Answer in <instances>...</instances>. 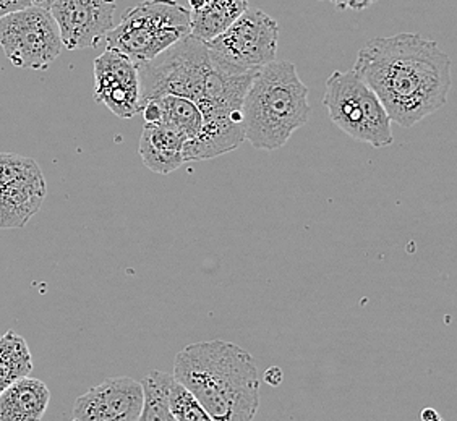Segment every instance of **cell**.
<instances>
[{"label": "cell", "instance_id": "cell-1", "mask_svg": "<svg viewBox=\"0 0 457 421\" xmlns=\"http://www.w3.org/2000/svg\"><path fill=\"white\" fill-rule=\"evenodd\" d=\"M353 70L377 95L389 120L403 128L440 111L453 85L448 54L419 33L371 39L357 54Z\"/></svg>", "mask_w": 457, "mask_h": 421}, {"label": "cell", "instance_id": "cell-2", "mask_svg": "<svg viewBox=\"0 0 457 421\" xmlns=\"http://www.w3.org/2000/svg\"><path fill=\"white\" fill-rule=\"evenodd\" d=\"M174 379L198 399L214 421H253L260 376L253 357L220 339L187 345L174 360Z\"/></svg>", "mask_w": 457, "mask_h": 421}, {"label": "cell", "instance_id": "cell-3", "mask_svg": "<svg viewBox=\"0 0 457 421\" xmlns=\"http://www.w3.org/2000/svg\"><path fill=\"white\" fill-rule=\"evenodd\" d=\"M308 88L292 62L274 61L256 71L242 104L245 140L276 151L308 122Z\"/></svg>", "mask_w": 457, "mask_h": 421}, {"label": "cell", "instance_id": "cell-4", "mask_svg": "<svg viewBox=\"0 0 457 421\" xmlns=\"http://www.w3.org/2000/svg\"><path fill=\"white\" fill-rule=\"evenodd\" d=\"M190 10L177 0H145L123 13L106 35L107 49L140 65L190 36Z\"/></svg>", "mask_w": 457, "mask_h": 421}, {"label": "cell", "instance_id": "cell-5", "mask_svg": "<svg viewBox=\"0 0 457 421\" xmlns=\"http://www.w3.org/2000/svg\"><path fill=\"white\" fill-rule=\"evenodd\" d=\"M323 104L329 120L355 140L373 148L393 144L391 120L377 95L352 69L335 71L326 79Z\"/></svg>", "mask_w": 457, "mask_h": 421}, {"label": "cell", "instance_id": "cell-6", "mask_svg": "<svg viewBox=\"0 0 457 421\" xmlns=\"http://www.w3.org/2000/svg\"><path fill=\"white\" fill-rule=\"evenodd\" d=\"M212 70V61L206 43L195 36H187L153 61L138 65L140 105L148 99L168 95L198 104Z\"/></svg>", "mask_w": 457, "mask_h": 421}, {"label": "cell", "instance_id": "cell-7", "mask_svg": "<svg viewBox=\"0 0 457 421\" xmlns=\"http://www.w3.org/2000/svg\"><path fill=\"white\" fill-rule=\"evenodd\" d=\"M279 27L263 10L248 9L208 41L212 61L238 71H255L276 61Z\"/></svg>", "mask_w": 457, "mask_h": 421}, {"label": "cell", "instance_id": "cell-8", "mask_svg": "<svg viewBox=\"0 0 457 421\" xmlns=\"http://www.w3.org/2000/svg\"><path fill=\"white\" fill-rule=\"evenodd\" d=\"M0 47L13 67L25 70H46L63 51L55 20L41 7L0 18Z\"/></svg>", "mask_w": 457, "mask_h": 421}, {"label": "cell", "instance_id": "cell-9", "mask_svg": "<svg viewBox=\"0 0 457 421\" xmlns=\"http://www.w3.org/2000/svg\"><path fill=\"white\" fill-rule=\"evenodd\" d=\"M46 194V178L35 159L0 153V228L27 227Z\"/></svg>", "mask_w": 457, "mask_h": 421}, {"label": "cell", "instance_id": "cell-10", "mask_svg": "<svg viewBox=\"0 0 457 421\" xmlns=\"http://www.w3.org/2000/svg\"><path fill=\"white\" fill-rule=\"evenodd\" d=\"M115 0H55L49 9L69 51L101 45L115 27Z\"/></svg>", "mask_w": 457, "mask_h": 421}, {"label": "cell", "instance_id": "cell-11", "mask_svg": "<svg viewBox=\"0 0 457 421\" xmlns=\"http://www.w3.org/2000/svg\"><path fill=\"white\" fill-rule=\"evenodd\" d=\"M95 99L120 119L140 114L138 65L123 54L106 49L95 61Z\"/></svg>", "mask_w": 457, "mask_h": 421}, {"label": "cell", "instance_id": "cell-12", "mask_svg": "<svg viewBox=\"0 0 457 421\" xmlns=\"http://www.w3.org/2000/svg\"><path fill=\"white\" fill-rule=\"evenodd\" d=\"M143 386L133 377H109L79 395L71 421H137L143 409Z\"/></svg>", "mask_w": 457, "mask_h": 421}, {"label": "cell", "instance_id": "cell-13", "mask_svg": "<svg viewBox=\"0 0 457 421\" xmlns=\"http://www.w3.org/2000/svg\"><path fill=\"white\" fill-rule=\"evenodd\" d=\"M185 143L184 135L166 123H145L138 153L146 169L166 176L184 164Z\"/></svg>", "mask_w": 457, "mask_h": 421}, {"label": "cell", "instance_id": "cell-14", "mask_svg": "<svg viewBox=\"0 0 457 421\" xmlns=\"http://www.w3.org/2000/svg\"><path fill=\"white\" fill-rule=\"evenodd\" d=\"M51 402V391L36 377H21L0 394V421H41Z\"/></svg>", "mask_w": 457, "mask_h": 421}, {"label": "cell", "instance_id": "cell-15", "mask_svg": "<svg viewBox=\"0 0 457 421\" xmlns=\"http://www.w3.org/2000/svg\"><path fill=\"white\" fill-rule=\"evenodd\" d=\"M246 9L248 0H208L202 9L190 10V35L208 43L224 33Z\"/></svg>", "mask_w": 457, "mask_h": 421}, {"label": "cell", "instance_id": "cell-16", "mask_svg": "<svg viewBox=\"0 0 457 421\" xmlns=\"http://www.w3.org/2000/svg\"><path fill=\"white\" fill-rule=\"evenodd\" d=\"M33 357L25 337L15 331L0 335V394L21 377L29 376Z\"/></svg>", "mask_w": 457, "mask_h": 421}, {"label": "cell", "instance_id": "cell-17", "mask_svg": "<svg viewBox=\"0 0 457 421\" xmlns=\"http://www.w3.org/2000/svg\"><path fill=\"white\" fill-rule=\"evenodd\" d=\"M174 376L164 371H150L143 386V409L137 421H176L169 410V391Z\"/></svg>", "mask_w": 457, "mask_h": 421}, {"label": "cell", "instance_id": "cell-18", "mask_svg": "<svg viewBox=\"0 0 457 421\" xmlns=\"http://www.w3.org/2000/svg\"><path fill=\"white\" fill-rule=\"evenodd\" d=\"M161 107V120L158 123H166L174 130L182 133L187 141L196 136L202 128V112L194 101L185 97L168 96L156 97Z\"/></svg>", "mask_w": 457, "mask_h": 421}, {"label": "cell", "instance_id": "cell-19", "mask_svg": "<svg viewBox=\"0 0 457 421\" xmlns=\"http://www.w3.org/2000/svg\"><path fill=\"white\" fill-rule=\"evenodd\" d=\"M169 410L176 421H214L198 399L176 379L169 391Z\"/></svg>", "mask_w": 457, "mask_h": 421}, {"label": "cell", "instance_id": "cell-20", "mask_svg": "<svg viewBox=\"0 0 457 421\" xmlns=\"http://www.w3.org/2000/svg\"><path fill=\"white\" fill-rule=\"evenodd\" d=\"M33 7V0H0V18Z\"/></svg>", "mask_w": 457, "mask_h": 421}, {"label": "cell", "instance_id": "cell-21", "mask_svg": "<svg viewBox=\"0 0 457 421\" xmlns=\"http://www.w3.org/2000/svg\"><path fill=\"white\" fill-rule=\"evenodd\" d=\"M341 10H367L377 0H326Z\"/></svg>", "mask_w": 457, "mask_h": 421}, {"label": "cell", "instance_id": "cell-22", "mask_svg": "<svg viewBox=\"0 0 457 421\" xmlns=\"http://www.w3.org/2000/svg\"><path fill=\"white\" fill-rule=\"evenodd\" d=\"M264 383L271 387L279 386L282 383V371L278 367H271L264 373Z\"/></svg>", "mask_w": 457, "mask_h": 421}, {"label": "cell", "instance_id": "cell-23", "mask_svg": "<svg viewBox=\"0 0 457 421\" xmlns=\"http://www.w3.org/2000/svg\"><path fill=\"white\" fill-rule=\"evenodd\" d=\"M420 420L422 421H443L438 412L435 409H425L422 415H420Z\"/></svg>", "mask_w": 457, "mask_h": 421}, {"label": "cell", "instance_id": "cell-24", "mask_svg": "<svg viewBox=\"0 0 457 421\" xmlns=\"http://www.w3.org/2000/svg\"><path fill=\"white\" fill-rule=\"evenodd\" d=\"M55 0H33V7H41V9L49 10L53 7Z\"/></svg>", "mask_w": 457, "mask_h": 421}, {"label": "cell", "instance_id": "cell-25", "mask_svg": "<svg viewBox=\"0 0 457 421\" xmlns=\"http://www.w3.org/2000/svg\"><path fill=\"white\" fill-rule=\"evenodd\" d=\"M206 2H208V0H188V4H190V10L202 9L203 5H204Z\"/></svg>", "mask_w": 457, "mask_h": 421}]
</instances>
